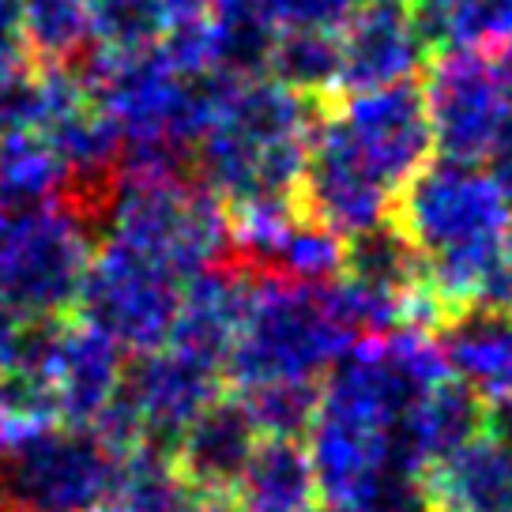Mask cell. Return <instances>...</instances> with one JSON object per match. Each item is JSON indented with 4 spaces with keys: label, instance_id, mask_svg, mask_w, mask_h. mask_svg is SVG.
<instances>
[{
    "label": "cell",
    "instance_id": "cell-16",
    "mask_svg": "<svg viewBox=\"0 0 512 512\" xmlns=\"http://www.w3.org/2000/svg\"><path fill=\"white\" fill-rule=\"evenodd\" d=\"M486 415H490V407L479 392L448 373L445 381L426 388L411 403V411L403 415L400 426V445L407 452V460L418 471H426L437 460L452 456L456 448H464L471 437H479L486 430Z\"/></svg>",
    "mask_w": 512,
    "mask_h": 512
},
{
    "label": "cell",
    "instance_id": "cell-7",
    "mask_svg": "<svg viewBox=\"0 0 512 512\" xmlns=\"http://www.w3.org/2000/svg\"><path fill=\"white\" fill-rule=\"evenodd\" d=\"M336 117L347 128L369 174L392 196L407 177L433 159V132L418 76L373 91L336 95Z\"/></svg>",
    "mask_w": 512,
    "mask_h": 512
},
{
    "label": "cell",
    "instance_id": "cell-22",
    "mask_svg": "<svg viewBox=\"0 0 512 512\" xmlns=\"http://www.w3.org/2000/svg\"><path fill=\"white\" fill-rule=\"evenodd\" d=\"M343 256H347V238L336 230L302 215L287 230L283 245L275 249L272 268L260 279H287V283H305V287H324L343 275Z\"/></svg>",
    "mask_w": 512,
    "mask_h": 512
},
{
    "label": "cell",
    "instance_id": "cell-3",
    "mask_svg": "<svg viewBox=\"0 0 512 512\" xmlns=\"http://www.w3.org/2000/svg\"><path fill=\"white\" fill-rule=\"evenodd\" d=\"M121 456L87 426H42L0 445V509L87 512L113 501Z\"/></svg>",
    "mask_w": 512,
    "mask_h": 512
},
{
    "label": "cell",
    "instance_id": "cell-23",
    "mask_svg": "<svg viewBox=\"0 0 512 512\" xmlns=\"http://www.w3.org/2000/svg\"><path fill=\"white\" fill-rule=\"evenodd\" d=\"M260 437H290L302 441L317 415L320 381H272L238 392Z\"/></svg>",
    "mask_w": 512,
    "mask_h": 512
},
{
    "label": "cell",
    "instance_id": "cell-14",
    "mask_svg": "<svg viewBox=\"0 0 512 512\" xmlns=\"http://www.w3.org/2000/svg\"><path fill=\"white\" fill-rule=\"evenodd\" d=\"M125 373V351L102 328L68 317L53 369V396L64 426H91Z\"/></svg>",
    "mask_w": 512,
    "mask_h": 512
},
{
    "label": "cell",
    "instance_id": "cell-32",
    "mask_svg": "<svg viewBox=\"0 0 512 512\" xmlns=\"http://www.w3.org/2000/svg\"><path fill=\"white\" fill-rule=\"evenodd\" d=\"M230 512H253V509H241V505H234V509H230Z\"/></svg>",
    "mask_w": 512,
    "mask_h": 512
},
{
    "label": "cell",
    "instance_id": "cell-12",
    "mask_svg": "<svg viewBox=\"0 0 512 512\" xmlns=\"http://www.w3.org/2000/svg\"><path fill=\"white\" fill-rule=\"evenodd\" d=\"M256 441L260 433L238 392H219L189 418V426L177 437L174 471L200 494L238 501V482L249 467Z\"/></svg>",
    "mask_w": 512,
    "mask_h": 512
},
{
    "label": "cell",
    "instance_id": "cell-9",
    "mask_svg": "<svg viewBox=\"0 0 512 512\" xmlns=\"http://www.w3.org/2000/svg\"><path fill=\"white\" fill-rule=\"evenodd\" d=\"M219 388H223L219 369L204 366L174 347L140 351L136 362H125V373H121V392L132 400V407L140 411V422H144L140 445H155L170 456H174L177 437L189 426V418L204 403L215 400Z\"/></svg>",
    "mask_w": 512,
    "mask_h": 512
},
{
    "label": "cell",
    "instance_id": "cell-21",
    "mask_svg": "<svg viewBox=\"0 0 512 512\" xmlns=\"http://www.w3.org/2000/svg\"><path fill=\"white\" fill-rule=\"evenodd\" d=\"M343 275L381 290H407L422 275V256L411 249V241L403 238L396 226L384 219V223L347 238Z\"/></svg>",
    "mask_w": 512,
    "mask_h": 512
},
{
    "label": "cell",
    "instance_id": "cell-10",
    "mask_svg": "<svg viewBox=\"0 0 512 512\" xmlns=\"http://www.w3.org/2000/svg\"><path fill=\"white\" fill-rule=\"evenodd\" d=\"M426 57L407 0H366V8H354L339 31L336 95L415 80Z\"/></svg>",
    "mask_w": 512,
    "mask_h": 512
},
{
    "label": "cell",
    "instance_id": "cell-4",
    "mask_svg": "<svg viewBox=\"0 0 512 512\" xmlns=\"http://www.w3.org/2000/svg\"><path fill=\"white\" fill-rule=\"evenodd\" d=\"M388 223L411 241L418 256H437L464 245L505 241L512 208L494 177L475 162L430 159L400 185Z\"/></svg>",
    "mask_w": 512,
    "mask_h": 512
},
{
    "label": "cell",
    "instance_id": "cell-5",
    "mask_svg": "<svg viewBox=\"0 0 512 512\" xmlns=\"http://www.w3.org/2000/svg\"><path fill=\"white\" fill-rule=\"evenodd\" d=\"M181 287L185 283L155 256L117 238H102L83 275L72 317L102 328L121 351H159L170 336Z\"/></svg>",
    "mask_w": 512,
    "mask_h": 512
},
{
    "label": "cell",
    "instance_id": "cell-13",
    "mask_svg": "<svg viewBox=\"0 0 512 512\" xmlns=\"http://www.w3.org/2000/svg\"><path fill=\"white\" fill-rule=\"evenodd\" d=\"M422 479L430 512H512V441L482 430Z\"/></svg>",
    "mask_w": 512,
    "mask_h": 512
},
{
    "label": "cell",
    "instance_id": "cell-28",
    "mask_svg": "<svg viewBox=\"0 0 512 512\" xmlns=\"http://www.w3.org/2000/svg\"><path fill=\"white\" fill-rule=\"evenodd\" d=\"M486 159H490V177H494V185L501 189L505 204L512 208V117H509V125L501 128L494 151H490Z\"/></svg>",
    "mask_w": 512,
    "mask_h": 512
},
{
    "label": "cell",
    "instance_id": "cell-8",
    "mask_svg": "<svg viewBox=\"0 0 512 512\" xmlns=\"http://www.w3.org/2000/svg\"><path fill=\"white\" fill-rule=\"evenodd\" d=\"M298 200L309 219L336 230L339 238H351V234L384 223L392 211V192L369 174L362 155L354 151L347 128L339 125L336 95L324 102L313 136H309Z\"/></svg>",
    "mask_w": 512,
    "mask_h": 512
},
{
    "label": "cell",
    "instance_id": "cell-11",
    "mask_svg": "<svg viewBox=\"0 0 512 512\" xmlns=\"http://www.w3.org/2000/svg\"><path fill=\"white\" fill-rule=\"evenodd\" d=\"M253 283L256 275L234 256H223V260L208 264L204 272L185 279L170 336L162 347H174V351L223 373L226 354L234 347L241 320L249 313Z\"/></svg>",
    "mask_w": 512,
    "mask_h": 512
},
{
    "label": "cell",
    "instance_id": "cell-30",
    "mask_svg": "<svg viewBox=\"0 0 512 512\" xmlns=\"http://www.w3.org/2000/svg\"><path fill=\"white\" fill-rule=\"evenodd\" d=\"M87 512H125L117 501H102V505H95V509H87Z\"/></svg>",
    "mask_w": 512,
    "mask_h": 512
},
{
    "label": "cell",
    "instance_id": "cell-27",
    "mask_svg": "<svg viewBox=\"0 0 512 512\" xmlns=\"http://www.w3.org/2000/svg\"><path fill=\"white\" fill-rule=\"evenodd\" d=\"M264 16L275 31H332L339 34L351 19L354 0H260Z\"/></svg>",
    "mask_w": 512,
    "mask_h": 512
},
{
    "label": "cell",
    "instance_id": "cell-6",
    "mask_svg": "<svg viewBox=\"0 0 512 512\" xmlns=\"http://www.w3.org/2000/svg\"><path fill=\"white\" fill-rule=\"evenodd\" d=\"M433 151L452 162H482L509 125L512 102L482 49L445 46L430 53L422 72Z\"/></svg>",
    "mask_w": 512,
    "mask_h": 512
},
{
    "label": "cell",
    "instance_id": "cell-29",
    "mask_svg": "<svg viewBox=\"0 0 512 512\" xmlns=\"http://www.w3.org/2000/svg\"><path fill=\"white\" fill-rule=\"evenodd\" d=\"M494 72H497V80H501V87H505V95H509V102H512V42L497 46Z\"/></svg>",
    "mask_w": 512,
    "mask_h": 512
},
{
    "label": "cell",
    "instance_id": "cell-24",
    "mask_svg": "<svg viewBox=\"0 0 512 512\" xmlns=\"http://www.w3.org/2000/svg\"><path fill=\"white\" fill-rule=\"evenodd\" d=\"M91 34L106 49H136L159 42L162 0H87Z\"/></svg>",
    "mask_w": 512,
    "mask_h": 512
},
{
    "label": "cell",
    "instance_id": "cell-31",
    "mask_svg": "<svg viewBox=\"0 0 512 512\" xmlns=\"http://www.w3.org/2000/svg\"><path fill=\"white\" fill-rule=\"evenodd\" d=\"M505 253H509V260H512V223H509V230H505Z\"/></svg>",
    "mask_w": 512,
    "mask_h": 512
},
{
    "label": "cell",
    "instance_id": "cell-15",
    "mask_svg": "<svg viewBox=\"0 0 512 512\" xmlns=\"http://www.w3.org/2000/svg\"><path fill=\"white\" fill-rule=\"evenodd\" d=\"M445 366L475 388L486 407L512 400V313L464 309L437 332Z\"/></svg>",
    "mask_w": 512,
    "mask_h": 512
},
{
    "label": "cell",
    "instance_id": "cell-18",
    "mask_svg": "<svg viewBox=\"0 0 512 512\" xmlns=\"http://www.w3.org/2000/svg\"><path fill=\"white\" fill-rule=\"evenodd\" d=\"M61 159L38 132L0 136V211H31L57 196Z\"/></svg>",
    "mask_w": 512,
    "mask_h": 512
},
{
    "label": "cell",
    "instance_id": "cell-25",
    "mask_svg": "<svg viewBox=\"0 0 512 512\" xmlns=\"http://www.w3.org/2000/svg\"><path fill=\"white\" fill-rule=\"evenodd\" d=\"M512 42V0H452L445 12V46L497 49Z\"/></svg>",
    "mask_w": 512,
    "mask_h": 512
},
{
    "label": "cell",
    "instance_id": "cell-26",
    "mask_svg": "<svg viewBox=\"0 0 512 512\" xmlns=\"http://www.w3.org/2000/svg\"><path fill=\"white\" fill-rule=\"evenodd\" d=\"M339 512H430L426 479L411 467H388Z\"/></svg>",
    "mask_w": 512,
    "mask_h": 512
},
{
    "label": "cell",
    "instance_id": "cell-1",
    "mask_svg": "<svg viewBox=\"0 0 512 512\" xmlns=\"http://www.w3.org/2000/svg\"><path fill=\"white\" fill-rule=\"evenodd\" d=\"M328 98L298 95L272 76L238 80L192 147V181L226 208L256 196L298 200L309 136Z\"/></svg>",
    "mask_w": 512,
    "mask_h": 512
},
{
    "label": "cell",
    "instance_id": "cell-19",
    "mask_svg": "<svg viewBox=\"0 0 512 512\" xmlns=\"http://www.w3.org/2000/svg\"><path fill=\"white\" fill-rule=\"evenodd\" d=\"M272 80L298 95H336L339 76V34L332 31H275L268 49Z\"/></svg>",
    "mask_w": 512,
    "mask_h": 512
},
{
    "label": "cell",
    "instance_id": "cell-17",
    "mask_svg": "<svg viewBox=\"0 0 512 512\" xmlns=\"http://www.w3.org/2000/svg\"><path fill=\"white\" fill-rule=\"evenodd\" d=\"M317 501L313 464L302 441L260 437L238 482V505L253 512H309Z\"/></svg>",
    "mask_w": 512,
    "mask_h": 512
},
{
    "label": "cell",
    "instance_id": "cell-33",
    "mask_svg": "<svg viewBox=\"0 0 512 512\" xmlns=\"http://www.w3.org/2000/svg\"><path fill=\"white\" fill-rule=\"evenodd\" d=\"M309 512H313V509H309ZM320 512H339V509H328V505H324V509H320Z\"/></svg>",
    "mask_w": 512,
    "mask_h": 512
},
{
    "label": "cell",
    "instance_id": "cell-2",
    "mask_svg": "<svg viewBox=\"0 0 512 512\" xmlns=\"http://www.w3.org/2000/svg\"><path fill=\"white\" fill-rule=\"evenodd\" d=\"M351 343L324 298V287L256 279L249 313L223 362V377L234 392L272 381H324Z\"/></svg>",
    "mask_w": 512,
    "mask_h": 512
},
{
    "label": "cell",
    "instance_id": "cell-20",
    "mask_svg": "<svg viewBox=\"0 0 512 512\" xmlns=\"http://www.w3.org/2000/svg\"><path fill=\"white\" fill-rule=\"evenodd\" d=\"M19 16L34 64H68L95 42L87 0H19Z\"/></svg>",
    "mask_w": 512,
    "mask_h": 512
},
{
    "label": "cell",
    "instance_id": "cell-34",
    "mask_svg": "<svg viewBox=\"0 0 512 512\" xmlns=\"http://www.w3.org/2000/svg\"><path fill=\"white\" fill-rule=\"evenodd\" d=\"M0 512H12V509H0Z\"/></svg>",
    "mask_w": 512,
    "mask_h": 512
}]
</instances>
